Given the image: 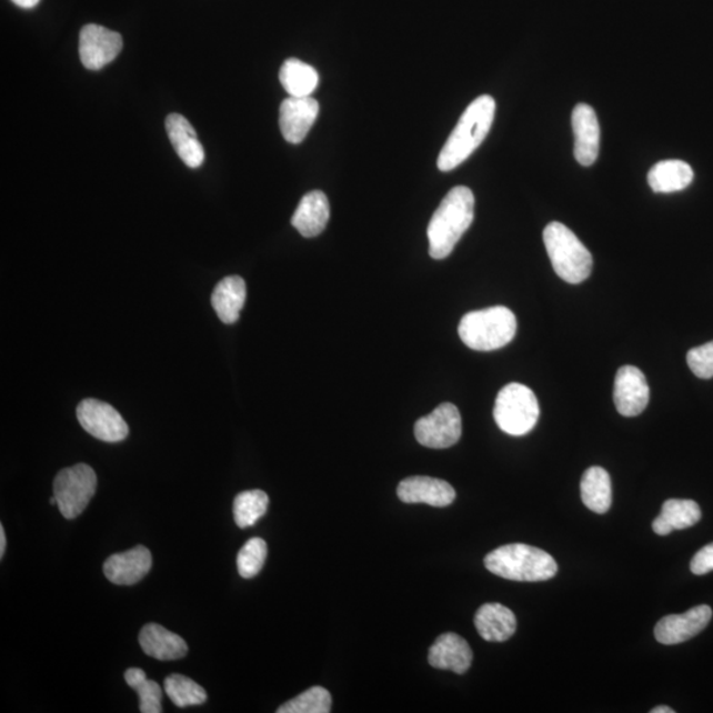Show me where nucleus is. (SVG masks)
Returning a JSON list of instances; mask_svg holds the SVG:
<instances>
[{
    "mask_svg": "<svg viewBox=\"0 0 713 713\" xmlns=\"http://www.w3.org/2000/svg\"><path fill=\"white\" fill-rule=\"evenodd\" d=\"M97 474L92 466L77 464L56 475L53 495L64 519L74 520L89 505L96 494Z\"/></svg>",
    "mask_w": 713,
    "mask_h": 713,
    "instance_id": "0eeeda50",
    "label": "nucleus"
},
{
    "mask_svg": "<svg viewBox=\"0 0 713 713\" xmlns=\"http://www.w3.org/2000/svg\"><path fill=\"white\" fill-rule=\"evenodd\" d=\"M552 268L564 282L579 284L589 279L593 258L571 229L561 222H551L543 232Z\"/></svg>",
    "mask_w": 713,
    "mask_h": 713,
    "instance_id": "39448f33",
    "label": "nucleus"
},
{
    "mask_svg": "<svg viewBox=\"0 0 713 713\" xmlns=\"http://www.w3.org/2000/svg\"><path fill=\"white\" fill-rule=\"evenodd\" d=\"M582 500L584 505L593 513L605 514L612 506V481L611 475L604 468L591 466L583 474Z\"/></svg>",
    "mask_w": 713,
    "mask_h": 713,
    "instance_id": "393cba45",
    "label": "nucleus"
},
{
    "mask_svg": "<svg viewBox=\"0 0 713 713\" xmlns=\"http://www.w3.org/2000/svg\"><path fill=\"white\" fill-rule=\"evenodd\" d=\"M493 415L495 423L508 435H528L540 419V403L533 390L521 383H509L495 400Z\"/></svg>",
    "mask_w": 713,
    "mask_h": 713,
    "instance_id": "423d86ee",
    "label": "nucleus"
},
{
    "mask_svg": "<svg viewBox=\"0 0 713 713\" xmlns=\"http://www.w3.org/2000/svg\"><path fill=\"white\" fill-rule=\"evenodd\" d=\"M6 546H7V541H6L4 528H3V524H0V558L4 556Z\"/></svg>",
    "mask_w": 713,
    "mask_h": 713,
    "instance_id": "f704fd0d",
    "label": "nucleus"
},
{
    "mask_svg": "<svg viewBox=\"0 0 713 713\" xmlns=\"http://www.w3.org/2000/svg\"><path fill=\"white\" fill-rule=\"evenodd\" d=\"M473 653L468 642L456 633H444L433 643L429 653L432 667L450 670L456 674H464L470 670Z\"/></svg>",
    "mask_w": 713,
    "mask_h": 713,
    "instance_id": "f3484780",
    "label": "nucleus"
},
{
    "mask_svg": "<svg viewBox=\"0 0 713 713\" xmlns=\"http://www.w3.org/2000/svg\"><path fill=\"white\" fill-rule=\"evenodd\" d=\"M125 683L139 695V710L142 713L163 712L162 699L163 690L157 682L147 680L142 669H129L124 673Z\"/></svg>",
    "mask_w": 713,
    "mask_h": 713,
    "instance_id": "bb28decb",
    "label": "nucleus"
},
{
    "mask_svg": "<svg viewBox=\"0 0 713 713\" xmlns=\"http://www.w3.org/2000/svg\"><path fill=\"white\" fill-rule=\"evenodd\" d=\"M279 80L290 97H311L319 86L317 69L298 59L284 61Z\"/></svg>",
    "mask_w": 713,
    "mask_h": 713,
    "instance_id": "a878e982",
    "label": "nucleus"
},
{
    "mask_svg": "<svg viewBox=\"0 0 713 713\" xmlns=\"http://www.w3.org/2000/svg\"><path fill=\"white\" fill-rule=\"evenodd\" d=\"M702 512L692 500H667L662 505V512L653 522L655 534L665 536L674 530H684L701 521Z\"/></svg>",
    "mask_w": 713,
    "mask_h": 713,
    "instance_id": "5701e85b",
    "label": "nucleus"
},
{
    "mask_svg": "<svg viewBox=\"0 0 713 713\" xmlns=\"http://www.w3.org/2000/svg\"><path fill=\"white\" fill-rule=\"evenodd\" d=\"M319 102L312 97H289L279 110V128L287 142L302 143L319 116Z\"/></svg>",
    "mask_w": 713,
    "mask_h": 713,
    "instance_id": "f8f14e48",
    "label": "nucleus"
},
{
    "mask_svg": "<svg viewBox=\"0 0 713 713\" xmlns=\"http://www.w3.org/2000/svg\"><path fill=\"white\" fill-rule=\"evenodd\" d=\"M139 643L147 655L159 661L180 660L188 653L187 642L159 624L143 626Z\"/></svg>",
    "mask_w": 713,
    "mask_h": 713,
    "instance_id": "412c9836",
    "label": "nucleus"
},
{
    "mask_svg": "<svg viewBox=\"0 0 713 713\" xmlns=\"http://www.w3.org/2000/svg\"><path fill=\"white\" fill-rule=\"evenodd\" d=\"M247 302V283L238 275L228 277L215 285L212 305L222 323L234 324Z\"/></svg>",
    "mask_w": 713,
    "mask_h": 713,
    "instance_id": "4be33fe9",
    "label": "nucleus"
},
{
    "mask_svg": "<svg viewBox=\"0 0 713 713\" xmlns=\"http://www.w3.org/2000/svg\"><path fill=\"white\" fill-rule=\"evenodd\" d=\"M687 363L691 372L697 379L711 380L713 376V341L709 344L692 348L687 353Z\"/></svg>",
    "mask_w": 713,
    "mask_h": 713,
    "instance_id": "2f4dec72",
    "label": "nucleus"
},
{
    "mask_svg": "<svg viewBox=\"0 0 713 713\" xmlns=\"http://www.w3.org/2000/svg\"><path fill=\"white\" fill-rule=\"evenodd\" d=\"M474 625L488 642H505L516 631L515 614L499 603L482 605L474 616Z\"/></svg>",
    "mask_w": 713,
    "mask_h": 713,
    "instance_id": "aec40b11",
    "label": "nucleus"
},
{
    "mask_svg": "<svg viewBox=\"0 0 713 713\" xmlns=\"http://www.w3.org/2000/svg\"><path fill=\"white\" fill-rule=\"evenodd\" d=\"M12 2L22 7V9H32V7L37 6L40 0H12Z\"/></svg>",
    "mask_w": 713,
    "mask_h": 713,
    "instance_id": "72a5a7b5",
    "label": "nucleus"
},
{
    "mask_svg": "<svg viewBox=\"0 0 713 713\" xmlns=\"http://www.w3.org/2000/svg\"><path fill=\"white\" fill-rule=\"evenodd\" d=\"M165 129L171 144L183 163L199 168L205 160L204 147L199 141L195 130L188 119L180 114H170L165 119Z\"/></svg>",
    "mask_w": 713,
    "mask_h": 713,
    "instance_id": "6ab92c4d",
    "label": "nucleus"
},
{
    "mask_svg": "<svg viewBox=\"0 0 713 713\" xmlns=\"http://www.w3.org/2000/svg\"><path fill=\"white\" fill-rule=\"evenodd\" d=\"M691 572L695 575H705L713 571V543L696 552L691 561Z\"/></svg>",
    "mask_w": 713,
    "mask_h": 713,
    "instance_id": "473e14b6",
    "label": "nucleus"
},
{
    "mask_svg": "<svg viewBox=\"0 0 713 713\" xmlns=\"http://www.w3.org/2000/svg\"><path fill=\"white\" fill-rule=\"evenodd\" d=\"M463 433L461 415L456 405L440 404L430 415L415 423V438L419 444L432 450H444L456 444Z\"/></svg>",
    "mask_w": 713,
    "mask_h": 713,
    "instance_id": "6e6552de",
    "label": "nucleus"
},
{
    "mask_svg": "<svg viewBox=\"0 0 713 713\" xmlns=\"http://www.w3.org/2000/svg\"><path fill=\"white\" fill-rule=\"evenodd\" d=\"M152 555L149 549L137 546L122 554L111 555L103 564L104 576L117 585H132L150 572Z\"/></svg>",
    "mask_w": 713,
    "mask_h": 713,
    "instance_id": "dca6fc26",
    "label": "nucleus"
},
{
    "mask_svg": "<svg viewBox=\"0 0 713 713\" xmlns=\"http://www.w3.org/2000/svg\"><path fill=\"white\" fill-rule=\"evenodd\" d=\"M396 493L404 503H425L433 508L450 506L456 499V492L449 482L428 475L404 479L398 485Z\"/></svg>",
    "mask_w": 713,
    "mask_h": 713,
    "instance_id": "2eb2a0df",
    "label": "nucleus"
},
{
    "mask_svg": "<svg viewBox=\"0 0 713 713\" xmlns=\"http://www.w3.org/2000/svg\"><path fill=\"white\" fill-rule=\"evenodd\" d=\"M712 619V610L709 605L692 607L686 613L670 614L663 617L654 629L656 641L663 645H677L694 639L704 631Z\"/></svg>",
    "mask_w": 713,
    "mask_h": 713,
    "instance_id": "ddd939ff",
    "label": "nucleus"
},
{
    "mask_svg": "<svg viewBox=\"0 0 713 713\" xmlns=\"http://www.w3.org/2000/svg\"><path fill=\"white\" fill-rule=\"evenodd\" d=\"M332 709V696L324 687L314 686L278 709V713H328Z\"/></svg>",
    "mask_w": 713,
    "mask_h": 713,
    "instance_id": "c756f323",
    "label": "nucleus"
},
{
    "mask_svg": "<svg viewBox=\"0 0 713 713\" xmlns=\"http://www.w3.org/2000/svg\"><path fill=\"white\" fill-rule=\"evenodd\" d=\"M485 568L494 575L514 582H546L558 573L555 559L546 551L522 543L493 550L485 558Z\"/></svg>",
    "mask_w": 713,
    "mask_h": 713,
    "instance_id": "7ed1b4c3",
    "label": "nucleus"
},
{
    "mask_svg": "<svg viewBox=\"0 0 713 713\" xmlns=\"http://www.w3.org/2000/svg\"><path fill=\"white\" fill-rule=\"evenodd\" d=\"M495 117V101L491 96H481L466 108L439 153L438 168L450 172L463 164L479 149L491 131Z\"/></svg>",
    "mask_w": 713,
    "mask_h": 713,
    "instance_id": "f257e3e1",
    "label": "nucleus"
},
{
    "mask_svg": "<svg viewBox=\"0 0 713 713\" xmlns=\"http://www.w3.org/2000/svg\"><path fill=\"white\" fill-rule=\"evenodd\" d=\"M515 333V314L502 305L466 313L459 325L461 341L479 352H492L506 347Z\"/></svg>",
    "mask_w": 713,
    "mask_h": 713,
    "instance_id": "20e7f679",
    "label": "nucleus"
},
{
    "mask_svg": "<svg viewBox=\"0 0 713 713\" xmlns=\"http://www.w3.org/2000/svg\"><path fill=\"white\" fill-rule=\"evenodd\" d=\"M330 214V201L325 193L312 191L300 200L291 223L303 237L313 238L324 232Z\"/></svg>",
    "mask_w": 713,
    "mask_h": 713,
    "instance_id": "a211bd4d",
    "label": "nucleus"
},
{
    "mask_svg": "<svg viewBox=\"0 0 713 713\" xmlns=\"http://www.w3.org/2000/svg\"><path fill=\"white\" fill-rule=\"evenodd\" d=\"M77 418L83 430L102 442L118 443L129 435V425L109 403L83 400L77 408Z\"/></svg>",
    "mask_w": 713,
    "mask_h": 713,
    "instance_id": "1a4fd4ad",
    "label": "nucleus"
},
{
    "mask_svg": "<svg viewBox=\"0 0 713 713\" xmlns=\"http://www.w3.org/2000/svg\"><path fill=\"white\" fill-rule=\"evenodd\" d=\"M572 130L575 137L573 155L578 163L591 167L600 152V124L596 113L586 103H579L572 111Z\"/></svg>",
    "mask_w": 713,
    "mask_h": 713,
    "instance_id": "4468645a",
    "label": "nucleus"
},
{
    "mask_svg": "<svg viewBox=\"0 0 713 713\" xmlns=\"http://www.w3.org/2000/svg\"><path fill=\"white\" fill-rule=\"evenodd\" d=\"M123 40L121 34L102 26L88 24L80 33V59L90 71H100L114 61L121 53Z\"/></svg>",
    "mask_w": 713,
    "mask_h": 713,
    "instance_id": "9d476101",
    "label": "nucleus"
},
{
    "mask_svg": "<svg viewBox=\"0 0 713 713\" xmlns=\"http://www.w3.org/2000/svg\"><path fill=\"white\" fill-rule=\"evenodd\" d=\"M650 712H652V713H674L675 711L673 709L666 707V705H660V707H655Z\"/></svg>",
    "mask_w": 713,
    "mask_h": 713,
    "instance_id": "c9c22d12",
    "label": "nucleus"
},
{
    "mask_svg": "<svg viewBox=\"0 0 713 713\" xmlns=\"http://www.w3.org/2000/svg\"><path fill=\"white\" fill-rule=\"evenodd\" d=\"M694 180V171L682 160H663L647 174V183L656 193H673L686 190Z\"/></svg>",
    "mask_w": 713,
    "mask_h": 713,
    "instance_id": "b1692460",
    "label": "nucleus"
},
{
    "mask_svg": "<svg viewBox=\"0 0 713 713\" xmlns=\"http://www.w3.org/2000/svg\"><path fill=\"white\" fill-rule=\"evenodd\" d=\"M650 390L645 374L635 366H622L614 380L613 400L622 416H637L649 404Z\"/></svg>",
    "mask_w": 713,
    "mask_h": 713,
    "instance_id": "9b49d317",
    "label": "nucleus"
},
{
    "mask_svg": "<svg viewBox=\"0 0 713 713\" xmlns=\"http://www.w3.org/2000/svg\"><path fill=\"white\" fill-rule=\"evenodd\" d=\"M269 495L263 491H248L237 495L233 513L238 528L248 529L262 519L269 509Z\"/></svg>",
    "mask_w": 713,
    "mask_h": 713,
    "instance_id": "cd10ccee",
    "label": "nucleus"
},
{
    "mask_svg": "<svg viewBox=\"0 0 713 713\" xmlns=\"http://www.w3.org/2000/svg\"><path fill=\"white\" fill-rule=\"evenodd\" d=\"M473 219V192L468 187H454L440 202L429 223L430 255L433 260H445L451 255Z\"/></svg>",
    "mask_w": 713,
    "mask_h": 713,
    "instance_id": "f03ea898",
    "label": "nucleus"
},
{
    "mask_svg": "<svg viewBox=\"0 0 713 713\" xmlns=\"http://www.w3.org/2000/svg\"><path fill=\"white\" fill-rule=\"evenodd\" d=\"M268 558V544L261 538H251L238 552L237 568L243 579H253L261 572Z\"/></svg>",
    "mask_w": 713,
    "mask_h": 713,
    "instance_id": "7c9ffc66",
    "label": "nucleus"
},
{
    "mask_svg": "<svg viewBox=\"0 0 713 713\" xmlns=\"http://www.w3.org/2000/svg\"><path fill=\"white\" fill-rule=\"evenodd\" d=\"M164 691L179 709L204 704L208 699L207 691L200 684L180 674H172L167 677Z\"/></svg>",
    "mask_w": 713,
    "mask_h": 713,
    "instance_id": "c85d7f7f",
    "label": "nucleus"
}]
</instances>
